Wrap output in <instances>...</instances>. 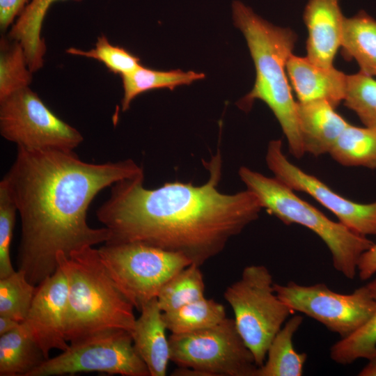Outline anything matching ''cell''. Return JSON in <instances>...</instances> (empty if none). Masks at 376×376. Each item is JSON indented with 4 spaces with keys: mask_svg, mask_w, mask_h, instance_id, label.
<instances>
[{
    "mask_svg": "<svg viewBox=\"0 0 376 376\" xmlns=\"http://www.w3.org/2000/svg\"><path fill=\"white\" fill-rule=\"evenodd\" d=\"M143 173L131 159L95 164L74 150L17 148L3 180L21 219L18 269L37 286L57 269L58 253L105 243L109 230L88 224L91 203L104 188Z\"/></svg>",
    "mask_w": 376,
    "mask_h": 376,
    "instance_id": "cell-1",
    "label": "cell"
},
{
    "mask_svg": "<svg viewBox=\"0 0 376 376\" xmlns=\"http://www.w3.org/2000/svg\"><path fill=\"white\" fill-rule=\"evenodd\" d=\"M203 163L209 177L198 186L174 181L147 189L144 173L114 183L96 212L110 233L105 243H142L182 253L199 266L222 251L258 218L263 207L247 189L235 194L219 191L223 172L219 148Z\"/></svg>",
    "mask_w": 376,
    "mask_h": 376,
    "instance_id": "cell-2",
    "label": "cell"
},
{
    "mask_svg": "<svg viewBox=\"0 0 376 376\" xmlns=\"http://www.w3.org/2000/svg\"><path fill=\"white\" fill-rule=\"evenodd\" d=\"M234 25L243 33L256 69L253 88L237 102L249 111L255 100L265 102L279 123L290 154L301 158L304 150L300 136L296 104L286 72L297 37L289 28L275 26L240 1L232 3Z\"/></svg>",
    "mask_w": 376,
    "mask_h": 376,
    "instance_id": "cell-3",
    "label": "cell"
},
{
    "mask_svg": "<svg viewBox=\"0 0 376 376\" xmlns=\"http://www.w3.org/2000/svg\"><path fill=\"white\" fill-rule=\"evenodd\" d=\"M56 260L68 284L64 316L68 342L113 329L132 332L134 307L113 280L98 249L86 246L69 256L58 253Z\"/></svg>",
    "mask_w": 376,
    "mask_h": 376,
    "instance_id": "cell-4",
    "label": "cell"
},
{
    "mask_svg": "<svg viewBox=\"0 0 376 376\" xmlns=\"http://www.w3.org/2000/svg\"><path fill=\"white\" fill-rule=\"evenodd\" d=\"M238 175L263 209L285 224H296L313 231L329 249L334 269L348 279L355 277L361 256L373 242L331 220L274 176H266L245 166L239 169Z\"/></svg>",
    "mask_w": 376,
    "mask_h": 376,
    "instance_id": "cell-5",
    "label": "cell"
},
{
    "mask_svg": "<svg viewBox=\"0 0 376 376\" xmlns=\"http://www.w3.org/2000/svg\"><path fill=\"white\" fill-rule=\"evenodd\" d=\"M274 283L267 267L249 265L224 294L233 311L237 329L258 368L273 338L294 313L277 296Z\"/></svg>",
    "mask_w": 376,
    "mask_h": 376,
    "instance_id": "cell-6",
    "label": "cell"
},
{
    "mask_svg": "<svg viewBox=\"0 0 376 376\" xmlns=\"http://www.w3.org/2000/svg\"><path fill=\"white\" fill-rule=\"evenodd\" d=\"M171 361L175 375L256 376L254 357L240 336L234 319L196 331L171 334Z\"/></svg>",
    "mask_w": 376,
    "mask_h": 376,
    "instance_id": "cell-7",
    "label": "cell"
},
{
    "mask_svg": "<svg viewBox=\"0 0 376 376\" xmlns=\"http://www.w3.org/2000/svg\"><path fill=\"white\" fill-rule=\"evenodd\" d=\"M98 251L119 290L139 311L171 278L192 264L182 253L138 242L104 243Z\"/></svg>",
    "mask_w": 376,
    "mask_h": 376,
    "instance_id": "cell-8",
    "label": "cell"
},
{
    "mask_svg": "<svg viewBox=\"0 0 376 376\" xmlns=\"http://www.w3.org/2000/svg\"><path fill=\"white\" fill-rule=\"evenodd\" d=\"M99 372L123 376H150L133 344L131 333L113 329L75 343L49 358L28 376H54Z\"/></svg>",
    "mask_w": 376,
    "mask_h": 376,
    "instance_id": "cell-9",
    "label": "cell"
},
{
    "mask_svg": "<svg viewBox=\"0 0 376 376\" xmlns=\"http://www.w3.org/2000/svg\"><path fill=\"white\" fill-rule=\"evenodd\" d=\"M0 133L17 148L74 150L81 132L54 113L30 87L0 101Z\"/></svg>",
    "mask_w": 376,
    "mask_h": 376,
    "instance_id": "cell-10",
    "label": "cell"
},
{
    "mask_svg": "<svg viewBox=\"0 0 376 376\" xmlns=\"http://www.w3.org/2000/svg\"><path fill=\"white\" fill-rule=\"evenodd\" d=\"M277 296L294 312L306 315L345 338L360 328L376 309L367 285L350 294L333 291L325 283L304 285L294 281L274 283Z\"/></svg>",
    "mask_w": 376,
    "mask_h": 376,
    "instance_id": "cell-11",
    "label": "cell"
},
{
    "mask_svg": "<svg viewBox=\"0 0 376 376\" xmlns=\"http://www.w3.org/2000/svg\"><path fill=\"white\" fill-rule=\"evenodd\" d=\"M265 162L276 178L293 191L313 197L349 229L366 237L376 235V201L359 203L336 193L317 177L292 164L283 153L279 139L268 143Z\"/></svg>",
    "mask_w": 376,
    "mask_h": 376,
    "instance_id": "cell-12",
    "label": "cell"
},
{
    "mask_svg": "<svg viewBox=\"0 0 376 376\" xmlns=\"http://www.w3.org/2000/svg\"><path fill=\"white\" fill-rule=\"evenodd\" d=\"M68 284L58 265L56 271L36 287V293L23 322L47 359L52 349L65 350L64 316Z\"/></svg>",
    "mask_w": 376,
    "mask_h": 376,
    "instance_id": "cell-13",
    "label": "cell"
},
{
    "mask_svg": "<svg viewBox=\"0 0 376 376\" xmlns=\"http://www.w3.org/2000/svg\"><path fill=\"white\" fill-rule=\"evenodd\" d=\"M340 0H308L303 19L308 31L306 57L322 68H331L341 45L343 16Z\"/></svg>",
    "mask_w": 376,
    "mask_h": 376,
    "instance_id": "cell-14",
    "label": "cell"
},
{
    "mask_svg": "<svg viewBox=\"0 0 376 376\" xmlns=\"http://www.w3.org/2000/svg\"><path fill=\"white\" fill-rule=\"evenodd\" d=\"M288 79L298 102L324 100L335 108L343 102L347 75L331 68H322L306 56L293 54L286 63Z\"/></svg>",
    "mask_w": 376,
    "mask_h": 376,
    "instance_id": "cell-15",
    "label": "cell"
},
{
    "mask_svg": "<svg viewBox=\"0 0 376 376\" xmlns=\"http://www.w3.org/2000/svg\"><path fill=\"white\" fill-rule=\"evenodd\" d=\"M324 100L297 102L296 111L305 153H329L349 123Z\"/></svg>",
    "mask_w": 376,
    "mask_h": 376,
    "instance_id": "cell-16",
    "label": "cell"
},
{
    "mask_svg": "<svg viewBox=\"0 0 376 376\" xmlns=\"http://www.w3.org/2000/svg\"><path fill=\"white\" fill-rule=\"evenodd\" d=\"M140 312L131 332L134 346L150 376H164L171 361V351L166 335L168 329L157 298L145 304Z\"/></svg>",
    "mask_w": 376,
    "mask_h": 376,
    "instance_id": "cell-17",
    "label": "cell"
},
{
    "mask_svg": "<svg viewBox=\"0 0 376 376\" xmlns=\"http://www.w3.org/2000/svg\"><path fill=\"white\" fill-rule=\"evenodd\" d=\"M61 1L66 0H31L9 29L7 36L22 45L33 72L40 70L44 65L47 48L41 31L45 17L52 5Z\"/></svg>",
    "mask_w": 376,
    "mask_h": 376,
    "instance_id": "cell-18",
    "label": "cell"
},
{
    "mask_svg": "<svg viewBox=\"0 0 376 376\" xmlns=\"http://www.w3.org/2000/svg\"><path fill=\"white\" fill-rule=\"evenodd\" d=\"M345 59H354L360 71L376 76V20L363 10L343 22L341 45Z\"/></svg>",
    "mask_w": 376,
    "mask_h": 376,
    "instance_id": "cell-19",
    "label": "cell"
},
{
    "mask_svg": "<svg viewBox=\"0 0 376 376\" xmlns=\"http://www.w3.org/2000/svg\"><path fill=\"white\" fill-rule=\"evenodd\" d=\"M47 359L23 322L0 336V376H28Z\"/></svg>",
    "mask_w": 376,
    "mask_h": 376,
    "instance_id": "cell-20",
    "label": "cell"
},
{
    "mask_svg": "<svg viewBox=\"0 0 376 376\" xmlns=\"http://www.w3.org/2000/svg\"><path fill=\"white\" fill-rule=\"evenodd\" d=\"M303 322L296 315L288 320L276 334L267 350L266 359L256 376H301L307 354L297 352L292 339Z\"/></svg>",
    "mask_w": 376,
    "mask_h": 376,
    "instance_id": "cell-21",
    "label": "cell"
},
{
    "mask_svg": "<svg viewBox=\"0 0 376 376\" xmlns=\"http://www.w3.org/2000/svg\"><path fill=\"white\" fill-rule=\"evenodd\" d=\"M205 77V74L194 71L157 70L141 65L133 72L120 77L123 88L121 110H128L132 102L141 93L160 88L173 90L178 86L190 85Z\"/></svg>",
    "mask_w": 376,
    "mask_h": 376,
    "instance_id": "cell-22",
    "label": "cell"
},
{
    "mask_svg": "<svg viewBox=\"0 0 376 376\" xmlns=\"http://www.w3.org/2000/svg\"><path fill=\"white\" fill-rule=\"evenodd\" d=\"M329 154L343 166L376 169V131L349 124Z\"/></svg>",
    "mask_w": 376,
    "mask_h": 376,
    "instance_id": "cell-23",
    "label": "cell"
},
{
    "mask_svg": "<svg viewBox=\"0 0 376 376\" xmlns=\"http://www.w3.org/2000/svg\"><path fill=\"white\" fill-rule=\"evenodd\" d=\"M226 318L224 306L203 297L175 310L163 313L171 334L193 332L212 327Z\"/></svg>",
    "mask_w": 376,
    "mask_h": 376,
    "instance_id": "cell-24",
    "label": "cell"
},
{
    "mask_svg": "<svg viewBox=\"0 0 376 376\" xmlns=\"http://www.w3.org/2000/svg\"><path fill=\"white\" fill-rule=\"evenodd\" d=\"M22 45L8 36L0 40V101L25 88L33 79Z\"/></svg>",
    "mask_w": 376,
    "mask_h": 376,
    "instance_id": "cell-25",
    "label": "cell"
},
{
    "mask_svg": "<svg viewBox=\"0 0 376 376\" xmlns=\"http://www.w3.org/2000/svg\"><path fill=\"white\" fill-rule=\"evenodd\" d=\"M205 297V283L200 266L186 267L162 288L157 300L163 313L179 308Z\"/></svg>",
    "mask_w": 376,
    "mask_h": 376,
    "instance_id": "cell-26",
    "label": "cell"
},
{
    "mask_svg": "<svg viewBox=\"0 0 376 376\" xmlns=\"http://www.w3.org/2000/svg\"><path fill=\"white\" fill-rule=\"evenodd\" d=\"M376 300V278L366 284ZM376 355V309L360 328L340 338L330 348V357L341 365L352 363L359 359H369Z\"/></svg>",
    "mask_w": 376,
    "mask_h": 376,
    "instance_id": "cell-27",
    "label": "cell"
},
{
    "mask_svg": "<svg viewBox=\"0 0 376 376\" xmlns=\"http://www.w3.org/2000/svg\"><path fill=\"white\" fill-rule=\"evenodd\" d=\"M36 287L19 269L0 279V316L23 322L31 307Z\"/></svg>",
    "mask_w": 376,
    "mask_h": 376,
    "instance_id": "cell-28",
    "label": "cell"
},
{
    "mask_svg": "<svg viewBox=\"0 0 376 376\" xmlns=\"http://www.w3.org/2000/svg\"><path fill=\"white\" fill-rule=\"evenodd\" d=\"M343 103L365 127L376 131V79L361 71L347 75Z\"/></svg>",
    "mask_w": 376,
    "mask_h": 376,
    "instance_id": "cell-29",
    "label": "cell"
},
{
    "mask_svg": "<svg viewBox=\"0 0 376 376\" xmlns=\"http://www.w3.org/2000/svg\"><path fill=\"white\" fill-rule=\"evenodd\" d=\"M66 53L97 60L111 72L120 77L129 74L141 65L140 59L125 48L112 45L104 34L97 37L93 48L83 50L75 47Z\"/></svg>",
    "mask_w": 376,
    "mask_h": 376,
    "instance_id": "cell-30",
    "label": "cell"
},
{
    "mask_svg": "<svg viewBox=\"0 0 376 376\" xmlns=\"http://www.w3.org/2000/svg\"><path fill=\"white\" fill-rule=\"evenodd\" d=\"M17 208L4 180L0 182V279L15 270L10 260V244Z\"/></svg>",
    "mask_w": 376,
    "mask_h": 376,
    "instance_id": "cell-31",
    "label": "cell"
},
{
    "mask_svg": "<svg viewBox=\"0 0 376 376\" xmlns=\"http://www.w3.org/2000/svg\"><path fill=\"white\" fill-rule=\"evenodd\" d=\"M31 0H0V29H10Z\"/></svg>",
    "mask_w": 376,
    "mask_h": 376,
    "instance_id": "cell-32",
    "label": "cell"
},
{
    "mask_svg": "<svg viewBox=\"0 0 376 376\" xmlns=\"http://www.w3.org/2000/svg\"><path fill=\"white\" fill-rule=\"evenodd\" d=\"M357 273L362 281L369 279L376 273V243L361 256Z\"/></svg>",
    "mask_w": 376,
    "mask_h": 376,
    "instance_id": "cell-33",
    "label": "cell"
},
{
    "mask_svg": "<svg viewBox=\"0 0 376 376\" xmlns=\"http://www.w3.org/2000/svg\"><path fill=\"white\" fill-rule=\"evenodd\" d=\"M20 323L11 318L0 316V336L15 329Z\"/></svg>",
    "mask_w": 376,
    "mask_h": 376,
    "instance_id": "cell-34",
    "label": "cell"
},
{
    "mask_svg": "<svg viewBox=\"0 0 376 376\" xmlns=\"http://www.w3.org/2000/svg\"><path fill=\"white\" fill-rule=\"evenodd\" d=\"M368 363L359 373V376H376V355L368 359Z\"/></svg>",
    "mask_w": 376,
    "mask_h": 376,
    "instance_id": "cell-35",
    "label": "cell"
}]
</instances>
